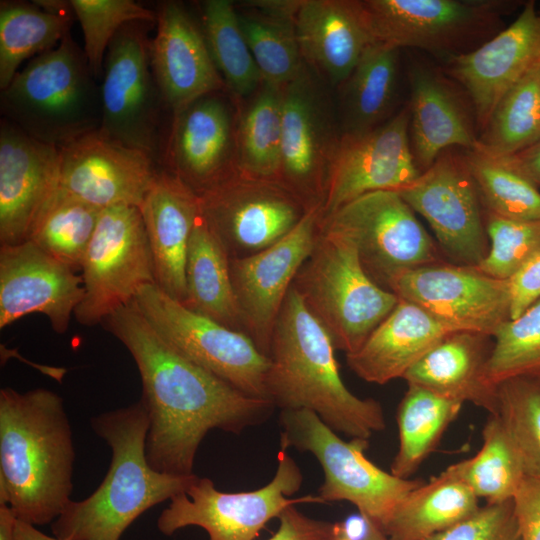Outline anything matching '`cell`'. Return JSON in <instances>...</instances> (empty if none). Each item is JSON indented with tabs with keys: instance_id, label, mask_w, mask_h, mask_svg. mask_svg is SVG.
Listing matches in <instances>:
<instances>
[{
	"instance_id": "6da1fadb",
	"label": "cell",
	"mask_w": 540,
	"mask_h": 540,
	"mask_svg": "<svg viewBox=\"0 0 540 540\" xmlns=\"http://www.w3.org/2000/svg\"><path fill=\"white\" fill-rule=\"evenodd\" d=\"M129 351L142 383L149 429L146 457L158 472L189 476L213 429L239 434L272 414L270 400L249 396L169 345L134 302L101 324Z\"/></svg>"
},
{
	"instance_id": "7a4b0ae2",
	"label": "cell",
	"mask_w": 540,
	"mask_h": 540,
	"mask_svg": "<svg viewBox=\"0 0 540 540\" xmlns=\"http://www.w3.org/2000/svg\"><path fill=\"white\" fill-rule=\"evenodd\" d=\"M72 428L57 393L0 390V504L35 526L55 521L72 501Z\"/></svg>"
},
{
	"instance_id": "3957f363",
	"label": "cell",
	"mask_w": 540,
	"mask_h": 540,
	"mask_svg": "<svg viewBox=\"0 0 540 540\" xmlns=\"http://www.w3.org/2000/svg\"><path fill=\"white\" fill-rule=\"evenodd\" d=\"M332 340L289 289L276 320L266 374L268 399L280 410H309L332 430L367 439L385 429L381 404L359 398L344 384Z\"/></svg>"
},
{
	"instance_id": "277c9868",
	"label": "cell",
	"mask_w": 540,
	"mask_h": 540,
	"mask_svg": "<svg viewBox=\"0 0 540 540\" xmlns=\"http://www.w3.org/2000/svg\"><path fill=\"white\" fill-rule=\"evenodd\" d=\"M90 425L111 449L108 471L90 496L68 504L51 531L63 540H120L141 514L184 492L196 474H166L149 465L141 400L93 416Z\"/></svg>"
},
{
	"instance_id": "5b68a950",
	"label": "cell",
	"mask_w": 540,
	"mask_h": 540,
	"mask_svg": "<svg viewBox=\"0 0 540 540\" xmlns=\"http://www.w3.org/2000/svg\"><path fill=\"white\" fill-rule=\"evenodd\" d=\"M70 33L37 55L0 94L2 118L30 137L62 147L101 125L100 85Z\"/></svg>"
},
{
	"instance_id": "8992f818",
	"label": "cell",
	"mask_w": 540,
	"mask_h": 540,
	"mask_svg": "<svg viewBox=\"0 0 540 540\" xmlns=\"http://www.w3.org/2000/svg\"><path fill=\"white\" fill-rule=\"evenodd\" d=\"M292 286L329 334L336 350H358L399 302L365 272L355 245L322 231Z\"/></svg>"
},
{
	"instance_id": "52a82bcc",
	"label": "cell",
	"mask_w": 540,
	"mask_h": 540,
	"mask_svg": "<svg viewBox=\"0 0 540 540\" xmlns=\"http://www.w3.org/2000/svg\"><path fill=\"white\" fill-rule=\"evenodd\" d=\"M280 447L309 452L320 463L324 481L317 495L324 501H347L381 528L395 507L425 481L386 472L364 454L368 440H343L312 411L282 410Z\"/></svg>"
},
{
	"instance_id": "ba28073f",
	"label": "cell",
	"mask_w": 540,
	"mask_h": 540,
	"mask_svg": "<svg viewBox=\"0 0 540 540\" xmlns=\"http://www.w3.org/2000/svg\"><path fill=\"white\" fill-rule=\"evenodd\" d=\"M373 44L413 47L447 59L468 53L501 31L510 0H360Z\"/></svg>"
},
{
	"instance_id": "9c48e42d",
	"label": "cell",
	"mask_w": 540,
	"mask_h": 540,
	"mask_svg": "<svg viewBox=\"0 0 540 540\" xmlns=\"http://www.w3.org/2000/svg\"><path fill=\"white\" fill-rule=\"evenodd\" d=\"M302 482L301 469L282 448L273 478L256 490L223 492L211 479L195 475L184 492L170 499L157 519V528L165 536L196 526L207 532L209 540H254L288 506L324 504L318 495L292 498Z\"/></svg>"
},
{
	"instance_id": "30bf717a",
	"label": "cell",
	"mask_w": 540,
	"mask_h": 540,
	"mask_svg": "<svg viewBox=\"0 0 540 540\" xmlns=\"http://www.w3.org/2000/svg\"><path fill=\"white\" fill-rule=\"evenodd\" d=\"M320 229L349 239L365 272L386 290L395 275L444 261L438 244L396 190L351 200L321 217Z\"/></svg>"
},
{
	"instance_id": "8fae6325",
	"label": "cell",
	"mask_w": 540,
	"mask_h": 540,
	"mask_svg": "<svg viewBox=\"0 0 540 540\" xmlns=\"http://www.w3.org/2000/svg\"><path fill=\"white\" fill-rule=\"evenodd\" d=\"M136 307L175 350L239 391L268 399L269 358L245 333L195 313L156 284L139 288Z\"/></svg>"
},
{
	"instance_id": "7c38bea8",
	"label": "cell",
	"mask_w": 540,
	"mask_h": 540,
	"mask_svg": "<svg viewBox=\"0 0 540 540\" xmlns=\"http://www.w3.org/2000/svg\"><path fill=\"white\" fill-rule=\"evenodd\" d=\"M84 296L74 312L95 326L131 304L144 285L156 284L153 258L138 207L102 209L81 264Z\"/></svg>"
},
{
	"instance_id": "4fadbf2b",
	"label": "cell",
	"mask_w": 540,
	"mask_h": 540,
	"mask_svg": "<svg viewBox=\"0 0 540 540\" xmlns=\"http://www.w3.org/2000/svg\"><path fill=\"white\" fill-rule=\"evenodd\" d=\"M328 84L307 65L283 88L282 148L277 180L310 209L321 207L341 140Z\"/></svg>"
},
{
	"instance_id": "5bb4252c",
	"label": "cell",
	"mask_w": 540,
	"mask_h": 540,
	"mask_svg": "<svg viewBox=\"0 0 540 540\" xmlns=\"http://www.w3.org/2000/svg\"><path fill=\"white\" fill-rule=\"evenodd\" d=\"M198 198L201 216L230 258L246 257L274 245L310 210L278 180L238 170Z\"/></svg>"
},
{
	"instance_id": "9a60e30c",
	"label": "cell",
	"mask_w": 540,
	"mask_h": 540,
	"mask_svg": "<svg viewBox=\"0 0 540 540\" xmlns=\"http://www.w3.org/2000/svg\"><path fill=\"white\" fill-rule=\"evenodd\" d=\"M399 194L430 225L454 264L479 265L489 251L485 209L463 151L449 148Z\"/></svg>"
},
{
	"instance_id": "2e32d148",
	"label": "cell",
	"mask_w": 540,
	"mask_h": 540,
	"mask_svg": "<svg viewBox=\"0 0 540 540\" xmlns=\"http://www.w3.org/2000/svg\"><path fill=\"white\" fill-rule=\"evenodd\" d=\"M142 22L125 25L112 40L100 84V130L151 155L159 152L162 96L150 63Z\"/></svg>"
},
{
	"instance_id": "e0dca14e",
	"label": "cell",
	"mask_w": 540,
	"mask_h": 540,
	"mask_svg": "<svg viewBox=\"0 0 540 540\" xmlns=\"http://www.w3.org/2000/svg\"><path fill=\"white\" fill-rule=\"evenodd\" d=\"M387 290L452 332L493 337L510 319L508 279L493 278L473 266L441 261L406 270L390 279Z\"/></svg>"
},
{
	"instance_id": "ac0fdd59",
	"label": "cell",
	"mask_w": 540,
	"mask_h": 540,
	"mask_svg": "<svg viewBox=\"0 0 540 540\" xmlns=\"http://www.w3.org/2000/svg\"><path fill=\"white\" fill-rule=\"evenodd\" d=\"M321 207L274 245L255 254L230 258V275L245 334L268 357L273 329L299 269L316 243Z\"/></svg>"
},
{
	"instance_id": "d6986e66",
	"label": "cell",
	"mask_w": 540,
	"mask_h": 540,
	"mask_svg": "<svg viewBox=\"0 0 540 540\" xmlns=\"http://www.w3.org/2000/svg\"><path fill=\"white\" fill-rule=\"evenodd\" d=\"M409 122L407 104L373 130L341 136L328 175L322 217L366 193L398 191L419 177L421 173L411 150Z\"/></svg>"
},
{
	"instance_id": "ffe728a7",
	"label": "cell",
	"mask_w": 540,
	"mask_h": 540,
	"mask_svg": "<svg viewBox=\"0 0 540 540\" xmlns=\"http://www.w3.org/2000/svg\"><path fill=\"white\" fill-rule=\"evenodd\" d=\"M59 187L99 209L141 205L160 169L148 153L102 132H89L59 148Z\"/></svg>"
},
{
	"instance_id": "44dd1931",
	"label": "cell",
	"mask_w": 540,
	"mask_h": 540,
	"mask_svg": "<svg viewBox=\"0 0 540 540\" xmlns=\"http://www.w3.org/2000/svg\"><path fill=\"white\" fill-rule=\"evenodd\" d=\"M444 62L443 71L468 96L480 133L500 99L540 67V11L535 2H526L511 25L476 49Z\"/></svg>"
},
{
	"instance_id": "7402d4cb",
	"label": "cell",
	"mask_w": 540,
	"mask_h": 540,
	"mask_svg": "<svg viewBox=\"0 0 540 540\" xmlns=\"http://www.w3.org/2000/svg\"><path fill=\"white\" fill-rule=\"evenodd\" d=\"M83 296L81 275L34 243L0 245V329L40 313L63 334Z\"/></svg>"
},
{
	"instance_id": "603a6c76",
	"label": "cell",
	"mask_w": 540,
	"mask_h": 540,
	"mask_svg": "<svg viewBox=\"0 0 540 540\" xmlns=\"http://www.w3.org/2000/svg\"><path fill=\"white\" fill-rule=\"evenodd\" d=\"M236 125L229 102L206 95L172 115L164 152L165 169L197 195L236 171Z\"/></svg>"
},
{
	"instance_id": "cb8c5ba5",
	"label": "cell",
	"mask_w": 540,
	"mask_h": 540,
	"mask_svg": "<svg viewBox=\"0 0 540 540\" xmlns=\"http://www.w3.org/2000/svg\"><path fill=\"white\" fill-rule=\"evenodd\" d=\"M59 185V148L30 137L1 118L0 245L27 240Z\"/></svg>"
},
{
	"instance_id": "d4e9b609",
	"label": "cell",
	"mask_w": 540,
	"mask_h": 540,
	"mask_svg": "<svg viewBox=\"0 0 540 540\" xmlns=\"http://www.w3.org/2000/svg\"><path fill=\"white\" fill-rule=\"evenodd\" d=\"M155 22L156 34L150 44L151 69L172 115L197 99L226 88L201 25L181 3L159 4Z\"/></svg>"
},
{
	"instance_id": "484cf974",
	"label": "cell",
	"mask_w": 540,
	"mask_h": 540,
	"mask_svg": "<svg viewBox=\"0 0 540 540\" xmlns=\"http://www.w3.org/2000/svg\"><path fill=\"white\" fill-rule=\"evenodd\" d=\"M408 78L409 138L420 173L446 149L476 148V118L468 96H463L464 90L443 70L422 62L411 64Z\"/></svg>"
},
{
	"instance_id": "4316f807",
	"label": "cell",
	"mask_w": 540,
	"mask_h": 540,
	"mask_svg": "<svg viewBox=\"0 0 540 540\" xmlns=\"http://www.w3.org/2000/svg\"><path fill=\"white\" fill-rule=\"evenodd\" d=\"M139 210L151 250L156 285L183 303L190 236L200 215L198 195L175 174L160 169Z\"/></svg>"
},
{
	"instance_id": "83f0119b",
	"label": "cell",
	"mask_w": 540,
	"mask_h": 540,
	"mask_svg": "<svg viewBox=\"0 0 540 540\" xmlns=\"http://www.w3.org/2000/svg\"><path fill=\"white\" fill-rule=\"evenodd\" d=\"M305 64L338 88L373 44L360 0H303L295 19Z\"/></svg>"
},
{
	"instance_id": "f1b7e54d",
	"label": "cell",
	"mask_w": 540,
	"mask_h": 540,
	"mask_svg": "<svg viewBox=\"0 0 540 540\" xmlns=\"http://www.w3.org/2000/svg\"><path fill=\"white\" fill-rule=\"evenodd\" d=\"M490 336L455 331L445 336L403 376L408 385L460 403L469 402L496 415L497 387L486 380L492 352Z\"/></svg>"
},
{
	"instance_id": "f546056e",
	"label": "cell",
	"mask_w": 540,
	"mask_h": 540,
	"mask_svg": "<svg viewBox=\"0 0 540 540\" xmlns=\"http://www.w3.org/2000/svg\"><path fill=\"white\" fill-rule=\"evenodd\" d=\"M451 332L420 307L399 299L361 347L346 354L347 365L361 379L383 385L403 378Z\"/></svg>"
},
{
	"instance_id": "4dcf8cb0",
	"label": "cell",
	"mask_w": 540,
	"mask_h": 540,
	"mask_svg": "<svg viewBox=\"0 0 540 540\" xmlns=\"http://www.w3.org/2000/svg\"><path fill=\"white\" fill-rule=\"evenodd\" d=\"M478 499L450 465L411 490L380 529L389 540H426L473 515Z\"/></svg>"
},
{
	"instance_id": "1f68e13d",
	"label": "cell",
	"mask_w": 540,
	"mask_h": 540,
	"mask_svg": "<svg viewBox=\"0 0 540 540\" xmlns=\"http://www.w3.org/2000/svg\"><path fill=\"white\" fill-rule=\"evenodd\" d=\"M185 281L186 297L181 304L225 327L245 333L230 275V257L201 213L189 240Z\"/></svg>"
},
{
	"instance_id": "d6a6232c",
	"label": "cell",
	"mask_w": 540,
	"mask_h": 540,
	"mask_svg": "<svg viewBox=\"0 0 540 540\" xmlns=\"http://www.w3.org/2000/svg\"><path fill=\"white\" fill-rule=\"evenodd\" d=\"M399 50L370 45L338 87L336 105L341 135H359L380 126L391 116L398 78Z\"/></svg>"
},
{
	"instance_id": "836d02e7",
	"label": "cell",
	"mask_w": 540,
	"mask_h": 540,
	"mask_svg": "<svg viewBox=\"0 0 540 540\" xmlns=\"http://www.w3.org/2000/svg\"><path fill=\"white\" fill-rule=\"evenodd\" d=\"M35 3V2H34ZM1 2L0 90L5 89L27 58L42 54L69 34L71 12L63 2Z\"/></svg>"
},
{
	"instance_id": "e575fe53",
	"label": "cell",
	"mask_w": 540,
	"mask_h": 540,
	"mask_svg": "<svg viewBox=\"0 0 540 540\" xmlns=\"http://www.w3.org/2000/svg\"><path fill=\"white\" fill-rule=\"evenodd\" d=\"M283 88L264 83L244 106L236 125V169L249 176L275 179L281 163Z\"/></svg>"
},
{
	"instance_id": "d590c367",
	"label": "cell",
	"mask_w": 540,
	"mask_h": 540,
	"mask_svg": "<svg viewBox=\"0 0 540 540\" xmlns=\"http://www.w3.org/2000/svg\"><path fill=\"white\" fill-rule=\"evenodd\" d=\"M462 403L408 385L397 411L399 447L391 473L409 479L458 416Z\"/></svg>"
},
{
	"instance_id": "8d00e7d4",
	"label": "cell",
	"mask_w": 540,
	"mask_h": 540,
	"mask_svg": "<svg viewBox=\"0 0 540 540\" xmlns=\"http://www.w3.org/2000/svg\"><path fill=\"white\" fill-rule=\"evenodd\" d=\"M200 12L210 55L226 88L236 100L251 97L263 79L242 32L236 5L230 0H205Z\"/></svg>"
},
{
	"instance_id": "74e56055",
	"label": "cell",
	"mask_w": 540,
	"mask_h": 540,
	"mask_svg": "<svg viewBox=\"0 0 540 540\" xmlns=\"http://www.w3.org/2000/svg\"><path fill=\"white\" fill-rule=\"evenodd\" d=\"M462 151L486 212L513 220H540L539 186L513 156H496L478 146Z\"/></svg>"
},
{
	"instance_id": "f35d334b",
	"label": "cell",
	"mask_w": 540,
	"mask_h": 540,
	"mask_svg": "<svg viewBox=\"0 0 540 540\" xmlns=\"http://www.w3.org/2000/svg\"><path fill=\"white\" fill-rule=\"evenodd\" d=\"M489 415L482 431L480 451L472 458L452 464L458 476L487 504L512 500L526 477L500 418Z\"/></svg>"
},
{
	"instance_id": "ab89813d",
	"label": "cell",
	"mask_w": 540,
	"mask_h": 540,
	"mask_svg": "<svg viewBox=\"0 0 540 540\" xmlns=\"http://www.w3.org/2000/svg\"><path fill=\"white\" fill-rule=\"evenodd\" d=\"M101 211L59 187L40 213L26 241L80 271Z\"/></svg>"
},
{
	"instance_id": "60d3db41",
	"label": "cell",
	"mask_w": 540,
	"mask_h": 540,
	"mask_svg": "<svg viewBox=\"0 0 540 540\" xmlns=\"http://www.w3.org/2000/svg\"><path fill=\"white\" fill-rule=\"evenodd\" d=\"M540 141V67L514 85L498 102L478 147L503 157L514 156Z\"/></svg>"
},
{
	"instance_id": "b9f144b4",
	"label": "cell",
	"mask_w": 540,
	"mask_h": 540,
	"mask_svg": "<svg viewBox=\"0 0 540 540\" xmlns=\"http://www.w3.org/2000/svg\"><path fill=\"white\" fill-rule=\"evenodd\" d=\"M236 8L242 32L263 82L285 87L306 66L297 40L295 21L269 17L237 5Z\"/></svg>"
},
{
	"instance_id": "7bdbcfd3",
	"label": "cell",
	"mask_w": 540,
	"mask_h": 540,
	"mask_svg": "<svg viewBox=\"0 0 540 540\" xmlns=\"http://www.w3.org/2000/svg\"><path fill=\"white\" fill-rule=\"evenodd\" d=\"M498 412L526 477L540 479V378L513 377L497 385Z\"/></svg>"
},
{
	"instance_id": "ee69618b",
	"label": "cell",
	"mask_w": 540,
	"mask_h": 540,
	"mask_svg": "<svg viewBox=\"0 0 540 540\" xmlns=\"http://www.w3.org/2000/svg\"><path fill=\"white\" fill-rule=\"evenodd\" d=\"M492 338L485 374L490 385L497 387L513 377L540 378V299L504 322Z\"/></svg>"
},
{
	"instance_id": "f6af8a7d",
	"label": "cell",
	"mask_w": 540,
	"mask_h": 540,
	"mask_svg": "<svg viewBox=\"0 0 540 540\" xmlns=\"http://www.w3.org/2000/svg\"><path fill=\"white\" fill-rule=\"evenodd\" d=\"M84 39V53L96 79L102 76L106 51L127 24L155 22L156 12L133 0H71Z\"/></svg>"
},
{
	"instance_id": "bcb514c9",
	"label": "cell",
	"mask_w": 540,
	"mask_h": 540,
	"mask_svg": "<svg viewBox=\"0 0 540 540\" xmlns=\"http://www.w3.org/2000/svg\"><path fill=\"white\" fill-rule=\"evenodd\" d=\"M489 251L476 266L496 279H509L540 253V220H513L485 211Z\"/></svg>"
},
{
	"instance_id": "7dc6e473",
	"label": "cell",
	"mask_w": 540,
	"mask_h": 540,
	"mask_svg": "<svg viewBox=\"0 0 540 540\" xmlns=\"http://www.w3.org/2000/svg\"><path fill=\"white\" fill-rule=\"evenodd\" d=\"M426 540H521L513 499L480 506L470 517Z\"/></svg>"
},
{
	"instance_id": "c3c4849f",
	"label": "cell",
	"mask_w": 540,
	"mask_h": 540,
	"mask_svg": "<svg viewBox=\"0 0 540 540\" xmlns=\"http://www.w3.org/2000/svg\"><path fill=\"white\" fill-rule=\"evenodd\" d=\"M278 519L279 527L268 540H348L341 523L309 517L295 505L285 508Z\"/></svg>"
},
{
	"instance_id": "681fc988",
	"label": "cell",
	"mask_w": 540,
	"mask_h": 540,
	"mask_svg": "<svg viewBox=\"0 0 540 540\" xmlns=\"http://www.w3.org/2000/svg\"><path fill=\"white\" fill-rule=\"evenodd\" d=\"M510 319L519 317L540 299V253L509 279Z\"/></svg>"
},
{
	"instance_id": "f907efd6",
	"label": "cell",
	"mask_w": 540,
	"mask_h": 540,
	"mask_svg": "<svg viewBox=\"0 0 540 540\" xmlns=\"http://www.w3.org/2000/svg\"><path fill=\"white\" fill-rule=\"evenodd\" d=\"M513 503L521 540H540V479L525 477Z\"/></svg>"
},
{
	"instance_id": "816d5d0a",
	"label": "cell",
	"mask_w": 540,
	"mask_h": 540,
	"mask_svg": "<svg viewBox=\"0 0 540 540\" xmlns=\"http://www.w3.org/2000/svg\"><path fill=\"white\" fill-rule=\"evenodd\" d=\"M302 3L303 0H248L236 5L269 17L295 21Z\"/></svg>"
},
{
	"instance_id": "f5cc1de1",
	"label": "cell",
	"mask_w": 540,
	"mask_h": 540,
	"mask_svg": "<svg viewBox=\"0 0 540 540\" xmlns=\"http://www.w3.org/2000/svg\"><path fill=\"white\" fill-rule=\"evenodd\" d=\"M513 157L524 172L540 187V141Z\"/></svg>"
},
{
	"instance_id": "db71d44e",
	"label": "cell",
	"mask_w": 540,
	"mask_h": 540,
	"mask_svg": "<svg viewBox=\"0 0 540 540\" xmlns=\"http://www.w3.org/2000/svg\"><path fill=\"white\" fill-rule=\"evenodd\" d=\"M17 518L7 504H0V540H16Z\"/></svg>"
},
{
	"instance_id": "11a10c76",
	"label": "cell",
	"mask_w": 540,
	"mask_h": 540,
	"mask_svg": "<svg viewBox=\"0 0 540 540\" xmlns=\"http://www.w3.org/2000/svg\"><path fill=\"white\" fill-rule=\"evenodd\" d=\"M16 540H63L41 532L35 525L18 520L15 525Z\"/></svg>"
},
{
	"instance_id": "9f6ffc18",
	"label": "cell",
	"mask_w": 540,
	"mask_h": 540,
	"mask_svg": "<svg viewBox=\"0 0 540 540\" xmlns=\"http://www.w3.org/2000/svg\"><path fill=\"white\" fill-rule=\"evenodd\" d=\"M364 540H389V539L378 526L371 523L369 532Z\"/></svg>"
}]
</instances>
